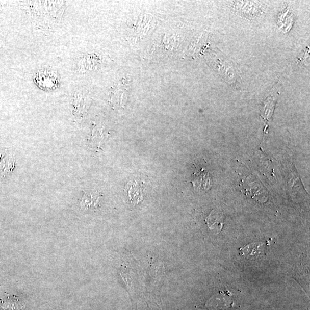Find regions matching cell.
<instances>
[{"label":"cell","mask_w":310,"mask_h":310,"mask_svg":"<svg viewBox=\"0 0 310 310\" xmlns=\"http://www.w3.org/2000/svg\"><path fill=\"white\" fill-rule=\"evenodd\" d=\"M24 10L38 29H49L61 21L65 2H25Z\"/></svg>","instance_id":"6da1fadb"},{"label":"cell","mask_w":310,"mask_h":310,"mask_svg":"<svg viewBox=\"0 0 310 310\" xmlns=\"http://www.w3.org/2000/svg\"><path fill=\"white\" fill-rule=\"evenodd\" d=\"M53 71H40L36 75L39 86L45 89H54L58 84V77Z\"/></svg>","instance_id":"7a4b0ae2"},{"label":"cell","mask_w":310,"mask_h":310,"mask_svg":"<svg viewBox=\"0 0 310 310\" xmlns=\"http://www.w3.org/2000/svg\"><path fill=\"white\" fill-rule=\"evenodd\" d=\"M263 244H250L243 249V256L248 259L257 258L263 252Z\"/></svg>","instance_id":"277c9868"},{"label":"cell","mask_w":310,"mask_h":310,"mask_svg":"<svg viewBox=\"0 0 310 310\" xmlns=\"http://www.w3.org/2000/svg\"><path fill=\"white\" fill-rule=\"evenodd\" d=\"M207 225L212 230H218L220 232L223 225V217L222 214L213 211L209 214L208 217L205 219Z\"/></svg>","instance_id":"3957f363"},{"label":"cell","mask_w":310,"mask_h":310,"mask_svg":"<svg viewBox=\"0 0 310 310\" xmlns=\"http://www.w3.org/2000/svg\"><path fill=\"white\" fill-rule=\"evenodd\" d=\"M99 195L96 194L85 195L80 203L82 208L87 209L95 207L99 201Z\"/></svg>","instance_id":"5b68a950"}]
</instances>
